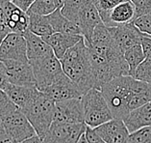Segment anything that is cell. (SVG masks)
Segmentation results:
<instances>
[{"label": "cell", "instance_id": "6da1fadb", "mask_svg": "<svg viewBox=\"0 0 151 143\" xmlns=\"http://www.w3.org/2000/svg\"><path fill=\"white\" fill-rule=\"evenodd\" d=\"M95 76V89L119 76L130 75V69L124 57V51L112 37L104 23L95 27L93 37L86 43Z\"/></svg>", "mask_w": 151, "mask_h": 143}, {"label": "cell", "instance_id": "7a4b0ae2", "mask_svg": "<svg viewBox=\"0 0 151 143\" xmlns=\"http://www.w3.org/2000/svg\"><path fill=\"white\" fill-rule=\"evenodd\" d=\"M60 61L65 75L78 87L83 96L94 88L95 76L85 39L69 49Z\"/></svg>", "mask_w": 151, "mask_h": 143}, {"label": "cell", "instance_id": "3957f363", "mask_svg": "<svg viewBox=\"0 0 151 143\" xmlns=\"http://www.w3.org/2000/svg\"><path fill=\"white\" fill-rule=\"evenodd\" d=\"M134 78L130 75L119 76L107 82L101 92L113 113L114 118L123 120L128 115V102L132 93Z\"/></svg>", "mask_w": 151, "mask_h": 143}, {"label": "cell", "instance_id": "277c9868", "mask_svg": "<svg viewBox=\"0 0 151 143\" xmlns=\"http://www.w3.org/2000/svg\"><path fill=\"white\" fill-rule=\"evenodd\" d=\"M55 105L53 100L40 92L34 101L21 109L42 140L54 122Z\"/></svg>", "mask_w": 151, "mask_h": 143}, {"label": "cell", "instance_id": "5b68a950", "mask_svg": "<svg viewBox=\"0 0 151 143\" xmlns=\"http://www.w3.org/2000/svg\"><path fill=\"white\" fill-rule=\"evenodd\" d=\"M85 124L96 128L114 118L113 113L100 90L93 88L82 97Z\"/></svg>", "mask_w": 151, "mask_h": 143}, {"label": "cell", "instance_id": "8992f818", "mask_svg": "<svg viewBox=\"0 0 151 143\" xmlns=\"http://www.w3.org/2000/svg\"><path fill=\"white\" fill-rule=\"evenodd\" d=\"M29 62L34 72L37 88L42 92L65 75L61 61L54 53Z\"/></svg>", "mask_w": 151, "mask_h": 143}, {"label": "cell", "instance_id": "52a82bcc", "mask_svg": "<svg viewBox=\"0 0 151 143\" xmlns=\"http://www.w3.org/2000/svg\"><path fill=\"white\" fill-rule=\"evenodd\" d=\"M1 119L14 143H19L37 134L34 127L20 108L2 117Z\"/></svg>", "mask_w": 151, "mask_h": 143}, {"label": "cell", "instance_id": "ba28073f", "mask_svg": "<svg viewBox=\"0 0 151 143\" xmlns=\"http://www.w3.org/2000/svg\"><path fill=\"white\" fill-rule=\"evenodd\" d=\"M55 124L85 123L82 98L57 102L55 105Z\"/></svg>", "mask_w": 151, "mask_h": 143}, {"label": "cell", "instance_id": "9c48e42d", "mask_svg": "<svg viewBox=\"0 0 151 143\" xmlns=\"http://www.w3.org/2000/svg\"><path fill=\"white\" fill-rule=\"evenodd\" d=\"M28 62L27 44L23 34L8 33L0 46V61Z\"/></svg>", "mask_w": 151, "mask_h": 143}, {"label": "cell", "instance_id": "30bf717a", "mask_svg": "<svg viewBox=\"0 0 151 143\" xmlns=\"http://www.w3.org/2000/svg\"><path fill=\"white\" fill-rule=\"evenodd\" d=\"M87 125L80 124H55L47 131L43 143H75L86 131Z\"/></svg>", "mask_w": 151, "mask_h": 143}, {"label": "cell", "instance_id": "8fae6325", "mask_svg": "<svg viewBox=\"0 0 151 143\" xmlns=\"http://www.w3.org/2000/svg\"><path fill=\"white\" fill-rule=\"evenodd\" d=\"M6 68L7 78L11 84L20 86L37 87L36 78L30 62L8 60L3 62Z\"/></svg>", "mask_w": 151, "mask_h": 143}, {"label": "cell", "instance_id": "7c38bea8", "mask_svg": "<svg viewBox=\"0 0 151 143\" xmlns=\"http://www.w3.org/2000/svg\"><path fill=\"white\" fill-rule=\"evenodd\" d=\"M100 23H102V20L93 0H82L78 26L82 31L85 42L88 43L91 41L95 27Z\"/></svg>", "mask_w": 151, "mask_h": 143}, {"label": "cell", "instance_id": "4fadbf2b", "mask_svg": "<svg viewBox=\"0 0 151 143\" xmlns=\"http://www.w3.org/2000/svg\"><path fill=\"white\" fill-rule=\"evenodd\" d=\"M108 29L114 40L124 52L132 46L141 45L142 38L145 36V34L139 31L133 23L108 27Z\"/></svg>", "mask_w": 151, "mask_h": 143}, {"label": "cell", "instance_id": "5bb4252c", "mask_svg": "<svg viewBox=\"0 0 151 143\" xmlns=\"http://www.w3.org/2000/svg\"><path fill=\"white\" fill-rule=\"evenodd\" d=\"M42 93H45L55 102L83 97V94L81 93L78 87L65 75V74L49 87H47Z\"/></svg>", "mask_w": 151, "mask_h": 143}, {"label": "cell", "instance_id": "9a60e30c", "mask_svg": "<svg viewBox=\"0 0 151 143\" xmlns=\"http://www.w3.org/2000/svg\"><path fill=\"white\" fill-rule=\"evenodd\" d=\"M0 6L4 11L6 25L9 32L23 34L29 26V15L27 12L18 8L12 1L0 2Z\"/></svg>", "mask_w": 151, "mask_h": 143}, {"label": "cell", "instance_id": "2e32d148", "mask_svg": "<svg viewBox=\"0 0 151 143\" xmlns=\"http://www.w3.org/2000/svg\"><path fill=\"white\" fill-rule=\"evenodd\" d=\"M94 130L107 143H128L130 133L121 119L113 118L94 128Z\"/></svg>", "mask_w": 151, "mask_h": 143}, {"label": "cell", "instance_id": "e0dca14e", "mask_svg": "<svg viewBox=\"0 0 151 143\" xmlns=\"http://www.w3.org/2000/svg\"><path fill=\"white\" fill-rule=\"evenodd\" d=\"M42 39L51 46L55 56L61 60L69 49L84 40V36L56 32Z\"/></svg>", "mask_w": 151, "mask_h": 143}, {"label": "cell", "instance_id": "ac0fdd59", "mask_svg": "<svg viewBox=\"0 0 151 143\" xmlns=\"http://www.w3.org/2000/svg\"><path fill=\"white\" fill-rule=\"evenodd\" d=\"M3 90L8 95L10 100L20 109L26 107L42 92L37 87L20 86L11 83L7 84V86Z\"/></svg>", "mask_w": 151, "mask_h": 143}, {"label": "cell", "instance_id": "d6986e66", "mask_svg": "<svg viewBox=\"0 0 151 143\" xmlns=\"http://www.w3.org/2000/svg\"><path fill=\"white\" fill-rule=\"evenodd\" d=\"M123 121L130 134L151 126V101L141 107L130 111Z\"/></svg>", "mask_w": 151, "mask_h": 143}, {"label": "cell", "instance_id": "ffe728a7", "mask_svg": "<svg viewBox=\"0 0 151 143\" xmlns=\"http://www.w3.org/2000/svg\"><path fill=\"white\" fill-rule=\"evenodd\" d=\"M27 44V57L29 61L40 59L54 53L51 46L42 37L32 33L29 29L23 33Z\"/></svg>", "mask_w": 151, "mask_h": 143}, {"label": "cell", "instance_id": "44dd1931", "mask_svg": "<svg viewBox=\"0 0 151 143\" xmlns=\"http://www.w3.org/2000/svg\"><path fill=\"white\" fill-rule=\"evenodd\" d=\"M136 9L131 0L119 4L110 15V21L107 27H114L120 24L133 23L135 20Z\"/></svg>", "mask_w": 151, "mask_h": 143}, {"label": "cell", "instance_id": "7402d4cb", "mask_svg": "<svg viewBox=\"0 0 151 143\" xmlns=\"http://www.w3.org/2000/svg\"><path fill=\"white\" fill-rule=\"evenodd\" d=\"M47 17H48L49 23L53 28L54 33L60 32L74 35H82V31H81L80 27L76 23L68 20L62 14L61 9H57L56 11H54L52 14L48 15Z\"/></svg>", "mask_w": 151, "mask_h": 143}, {"label": "cell", "instance_id": "603a6c76", "mask_svg": "<svg viewBox=\"0 0 151 143\" xmlns=\"http://www.w3.org/2000/svg\"><path fill=\"white\" fill-rule=\"evenodd\" d=\"M29 15V26L28 29L32 33L40 36L42 38L48 37L52 35L54 31L49 23L47 16H40L36 14H28Z\"/></svg>", "mask_w": 151, "mask_h": 143}, {"label": "cell", "instance_id": "cb8c5ba5", "mask_svg": "<svg viewBox=\"0 0 151 143\" xmlns=\"http://www.w3.org/2000/svg\"><path fill=\"white\" fill-rule=\"evenodd\" d=\"M124 57L129 66V69H130V76L133 75L139 64H142L145 60V52H143L141 45H136L125 50Z\"/></svg>", "mask_w": 151, "mask_h": 143}, {"label": "cell", "instance_id": "d4e9b609", "mask_svg": "<svg viewBox=\"0 0 151 143\" xmlns=\"http://www.w3.org/2000/svg\"><path fill=\"white\" fill-rule=\"evenodd\" d=\"M127 0H93V3L98 11L102 23L108 26L110 21V15L116 7Z\"/></svg>", "mask_w": 151, "mask_h": 143}, {"label": "cell", "instance_id": "484cf974", "mask_svg": "<svg viewBox=\"0 0 151 143\" xmlns=\"http://www.w3.org/2000/svg\"><path fill=\"white\" fill-rule=\"evenodd\" d=\"M81 5H82V0H65L61 12L68 20L78 25Z\"/></svg>", "mask_w": 151, "mask_h": 143}, {"label": "cell", "instance_id": "4316f807", "mask_svg": "<svg viewBox=\"0 0 151 143\" xmlns=\"http://www.w3.org/2000/svg\"><path fill=\"white\" fill-rule=\"evenodd\" d=\"M57 10L54 0H35L27 11V14H36L40 16H48Z\"/></svg>", "mask_w": 151, "mask_h": 143}, {"label": "cell", "instance_id": "83f0119b", "mask_svg": "<svg viewBox=\"0 0 151 143\" xmlns=\"http://www.w3.org/2000/svg\"><path fill=\"white\" fill-rule=\"evenodd\" d=\"M132 78L151 85V59L145 58V60L136 69Z\"/></svg>", "mask_w": 151, "mask_h": 143}, {"label": "cell", "instance_id": "f1b7e54d", "mask_svg": "<svg viewBox=\"0 0 151 143\" xmlns=\"http://www.w3.org/2000/svg\"><path fill=\"white\" fill-rule=\"evenodd\" d=\"M128 143H151V126L130 134Z\"/></svg>", "mask_w": 151, "mask_h": 143}, {"label": "cell", "instance_id": "f546056e", "mask_svg": "<svg viewBox=\"0 0 151 143\" xmlns=\"http://www.w3.org/2000/svg\"><path fill=\"white\" fill-rule=\"evenodd\" d=\"M18 109L3 89H0V118Z\"/></svg>", "mask_w": 151, "mask_h": 143}, {"label": "cell", "instance_id": "4dcf8cb0", "mask_svg": "<svg viewBox=\"0 0 151 143\" xmlns=\"http://www.w3.org/2000/svg\"><path fill=\"white\" fill-rule=\"evenodd\" d=\"M133 23L143 34L148 35L151 37V12L135 20Z\"/></svg>", "mask_w": 151, "mask_h": 143}, {"label": "cell", "instance_id": "1f68e13d", "mask_svg": "<svg viewBox=\"0 0 151 143\" xmlns=\"http://www.w3.org/2000/svg\"><path fill=\"white\" fill-rule=\"evenodd\" d=\"M136 9L135 20L151 12V0H131Z\"/></svg>", "mask_w": 151, "mask_h": 143}, {"label": "cell", "instance_id": "d6a6232c", "mask_svg": "<svg viewBox=\"0 0 151 143\" xmlns=\"http://www.w3.org/2000/svg\"><path fill=\"white\" fill-rule=\"evenodd\" d=\"M141 46L142 47V50L145 52V58L151 59V37L148 35H145L142 38Z\"/></svg>", "mask_w": 151, "mask_h": 143}, {"label": "cell", "instance_id": "836d02e7", "mask_svg": "<svg viewBox=\"0 0 151 143\" xmlns=\"http://www.w3.org/2000/svg\"><path fill=\"white\" fill-rule=\"evenodd\" d=\"M0 143H14L3 124L2 119L0 118Z\"/></svg>", "mask_w": 151, "mask_h": 143}, {"label": "cell", "instance_id": "e575fe53", "mask_svg": "<svg viewBox=\"0 0 151 143\" xmlns=\"http://www.w3.org/2000/svg\"><path fill=\"white\" fill-rule=\"evenodd\" d=\"M9 83L8 78H7V73L5 65L2 61H0V89H4Z\"/></svg>", "mask_w": 151, "mask_h": 143}, {"label": "cell", "instance_id": "d590c367", "mask_svg": "<svg viewBox=\"0 0 151 143\" xmlns=\"http://www.w3.org/2000/svg\"><path fill=\"white\" fill-rule=\"evenodd\" d=\"M12 2L14 5H17L18 8L23 10L24 12H27L33 3L35 2V0H13Z\"/></svg>", "mask_w": 151, "mask_h": 143}, {"label": "cell", "instance_id": "8d00e7d4", "mask_svg": "<svg viewBox=\"0 0 151 143\" xmlns=\"http://www.w3.org/2000/svg\"><path fill=\"white\" fill-rule=\"evenodd\" d=\"M0 31H8L7 29V25H6V17H5V14L4 11L0 6ZM10 33V32H9Z\"/></svg>", "mask_w": 151, "mask_h": 143}, {"label": "cell", "instance_id": "74e56055", "mask_svg": "<svg viewBox=\"0 0 151 143\" xmlns=\"http://www.w3.org/2000/svg\"><path fill=\"white\" fill-rule=\"evenodd\" d=\"M19 143H43V140L39 136L38 134H35L31 137L24 139V140H22Z\"/></svg>", "mask_w": 151, "mask_h": 143}, {"label": "cell", "instance_id": "f35d334b", "mask_svg": "<svg viewBox=\"0 0 151 143\" xmlns=\"http://www.w3.org/2000/svg\"><path fill=\"white\" fill-rule=\"evenodd\" d=\"M55 1V4H56L57 9H62L63 6H64L65 0H54Z\"/></svg>", "mask_w": 151, "mask_h": 143}, {"label": "cell", "instance_id": "ab89813d", "mask_svg": "<svg viewBox=\"0 0 151 143\" xmlns=\"http://www.w3.org/2000/svg\"><path fill=\"white\" fill-rule=\"evenodd\" d=\"M75 143H89L88 142V140H87V138H86V135H85V133L81 135L80 136V138L78 139V140H77Z\"/></svg>", "mask_w": 151, "mask_h": 143}, {"label": "cell", "instance_id": "60d3db41", "mask_svg": "<svg viewBox=\"0 0 151 143\" xmlns=\"http://www.w3.org/2000/svg\"><path fill=\"white\" fill-rule=\"evenodd\" d=\"M8 31H0V46H1V44L3 42V40L5 39V37L8 34Z\"/></svg>", "mask_w": 151, "mask_h": 143}, {"label": "cell", "instance_id": "b9f144b4", "mask_svg": "<svg viewBox=\"0 0 151 143\" xmlns=\"http://www.w3.org/2000/svg\"><path fill=\"white\" fill-rule=\"evenodd\" d=\"M95 143H107V142H105L104 140H103V139L101 138V136H100V137H99V138L97 139V141L95 142Z\"/></svg>", "mask_w": 151, "mask_h": 143}, {"label": "cell", "instance_id": "7bdbcfd3", "mask_svg": "<svg viewBox=\"0 0 151 143\" xmlns=\"http://www.w3.org/2000/svg\"><path fill=\"white\" fill-rule=\"evenodd\" d=\"M6 1H13V0H0V2H6Z\"/></svg>", "mask_w": 151, "mask_h": 143}]
</instances>
